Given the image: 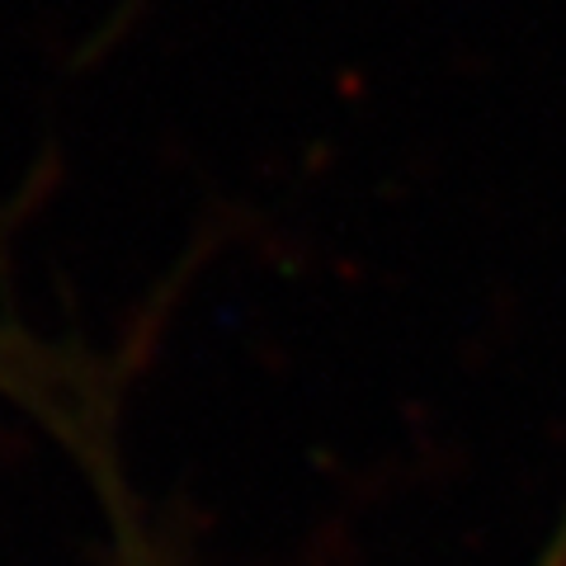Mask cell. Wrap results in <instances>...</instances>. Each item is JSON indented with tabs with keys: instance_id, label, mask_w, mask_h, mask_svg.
<instances>
[{
	"instance_id": "6da1fadb",
	"label": "cell",
	"mask_w": 566,
	"mask_h": 566,
	"mask_svg": "<svg viewBox=\"0 0 566 566\" xmlns=\"http://www.w3.org/2000/svg\"><path fill=\"white\" fill-rule=\"evenodd\" d=\"M95 482L104 486V501H109V524H114V538H118V557L114 566H161L151 553V543L137 534V515L128 510V495H123V486L114 482L109 463H95Z\"/></svg>"
},
{
	"instance_id": "7a4b0ae2",
	"label": "cell",
	"mask_w": 566,
	"mask_h": 566,
	"mask_svg": "<svg viewBox=\"0 0 566 566\" xmlns=\"http://www.w3.org/2000/svg\"><path fill=\"white\" fill-rule=\"evenodd\" d=\"M534 566H566V510H562V520H557V528H553V538L543 543V553H538Z\"/></svg>"
}]
</instances>
